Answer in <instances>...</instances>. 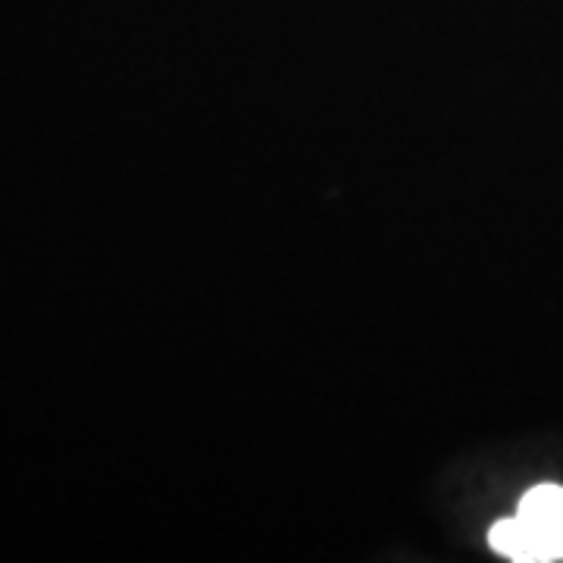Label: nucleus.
<instances>
[{"mask_svg": "<svg viewBox=\"0 0 563 563\" xmlns=\"http://www.w3.org/2000/svg\"><path fill=\"white\" fill-rule=\"evenodd\" d=\"M492 548L510 561L542 563L563 558V488L539 485L520 504L514 520H501L488 532Z\"/></svg>", "mask_w": 563, "mask_h": 563, "instance_id": "1", "label": "nucleus"}]
</instances>
